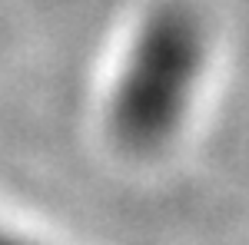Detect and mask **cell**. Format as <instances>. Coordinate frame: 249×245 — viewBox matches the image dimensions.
<instances>
[{
    "label": "cell",
    "mask_w": 249,
    "mask_h": 245,
    "mask_svg": "<svg viewBox=\"0 0 249 245\" xmlns=\"http://www.w3.org/2000/svg\"><path fill=\"white\" fill-rule=\"evenodd\" d=\"M199 57L203 37L186 10H163L143 27L110 103L113 136L126 149L150 152L166 143L190 103Z\"/></svg>",
    "instance_id": "1"
},
{
    "label": "cell",
    "mask_w": 249,
    "mask_h": 245,
    "mask_svg": "<svg viewBox=\"0 0 249 245\" xmlns=\"http://www.w3.org/2000/svg\"><path fill=\"white\" fill-rule=\"evenodd\" d=\"M0 245H27V242H20V239H14V235H7V232H0Z\"/></svg>",
    "instance_id": "2"
}]
</instances>
